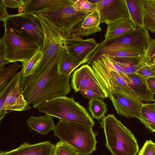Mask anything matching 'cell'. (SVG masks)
Segmentation results:
<instances>
[{"label":"cell","mask_w":155,"mask_h":155,"mask_svg":"<svg viewBox=\"0 0 155 155\" xmlns=\"http://www.w3.org/2000/svg\"><path fill=\"white\" fill-rule=\"evenodd\" d=\"M63 51L56 53L37 78L22 91L25 99L34 108L52 99L66 96L71 91V76H65L58 71V63Z\"/></svg>","instance_id":"6da1fadb"},{"label":"cell","mask_w":155,"mask_h":155,"mask_svg":"<svg viewBox=\"0 0 155 155\" xmlns=\"http://www.w3.org/2000/svg\"><path fill=\"white\" fill-rule=\"evenodd\" d=\"M104 130L105 146L112 155H137V140L131 131L114 114L104 116L100 123Z\"/></svg>","instance_id":"7a4b0ae2"},{"label":"cell","mask_w":155,"mask_h":155,"mask_svg":"<svg viewBox=\"0 0 155 155\" xmlns=\"http://www.w3.org/2000/svg\"><path fill=\"white\" fill-rule=\"evenodd\" d=\"M42 26L44 41L42 49V58L36 64L30 74L20 80L22 91L33 83L45 68L52 58L57 53L67 50L62 33L45 16L38 15Z\"/></svg>","instance_id":"3957f363"},{"label":"cell","mask_w":155,"mask_h":155,"mask_svg":"<svg viewBox=\"0 0 155 155\" xmlns=\"http://www.w3.org/2000/svg\"><path fill=\"white\" fill-rule=\"evenodd\" d=\"M92 127L59 120L53 130L60 141L72 147L79 155H87L96 150L97 141Z\"/></svg>","instance_id":"277c9868"},{"label":"cell","mask_w":155,"mask_h":155,"mask_svg":"<svg viewBox=\"0 0 155 155\" xmlns=\"http://www.w3.org/2000/svg\"><path fill=\"white\" fill-rule=\"evenodd\" d=\"M37 108L38 111L59 120L92 127L95 125L86 109L73 97L66 96L55 97L43 103Z\"/></svg>","instance_id":"5b68a950"},{"label":"cell","mask_w":155,"mask_h":155,"mask_svg":"<svg viewBox=\"0 0 155 155\" xmlns=\"http://www.w3.org/2000/svg\"><path fill=\"white\" fill-rule=\"evenodd\" d=\"M3 21V26L16 34L35 42L42 48L44 35L38 15L23 12L9 15Z\"/></svg>","instance_id":"8992f818"},{"label":"cell","mask_w":155,"mask_h":155,"mask_svg":"<svg viewBox=\"0 0 155 155\" xmlns=\"http://www.w3.org/2000/svg\"><path fill=\"white\" fill-rule=\"evenodd\" d=\"M91 65L108 95L114 91H121L139 99L128 84L114 69L111 60L109 57L102 54L93 62Z\"/></svg>","instance_id":"52a82bcc"},{"label":"cell","mask_w":155,"mask_h":155,"mask_svg":"<svg viewBox=\"0 0 155 155\" xmlns=\"http://www.w3.org/2000/svg\"><path fill=\"white\" fill-rule=\"evenodd\" d=\"M5 32L2 37L8 63L20 61L25 63L42 48L32 41L15 33L4 26Z\"/></svg>","instance_id":"ba28073f"},{"label":"cell","mask_w":155,"mask_h":155,"mask_svg":"<svg viewBox=\"0 0 155 155\" xmlns=\"http://www.w3.org/2000/svg\"><path fill=\"white\" fill-rule=\"evenodd\" d=\"M73 0H68L57 8L44 12L39 15L45 16L62 33L69 36L74 28L90 13L76 10Z\"/></svg>","instance_id":"9c48e42d"},{"label":"cell","mask_w":155,"mask_h":155,"mask_svg":"<svg viewBox=\"0 0 155 155\" xmlns=\"http://www.w3.org/2000/svg\"><path fill=\"white\" fill-rule=\"evenodd\" d=\"M150 38L147 29L136 28L116 38L104 40L99 44L87 63L92 65L99 56L119 47L130 46L143 47L147 49Z\"/></svg>","instance_id":"30bf717a"},{"label":"cell","mask_w":155,"mask_h":155,"mask_svg":"<svg viewBox=\"0 0 155 155\" xmlns=\"http://www.w3.org/2000/svg\"><path fill=\"white\" fill-rule=\"evenodd\" d=\"M64 38L66 50L82 64L88 62L99 44L94 38L84 39L71 36Z\"/></svg>","instance_id":"8fae6325"},{"label":"cell","mask_w":155,"mask_h":155,"mask_svg":"<svg viewBox=\"0 0 155 155\" xmlns=\"http://www.w3.org/2000/svg\"><path fill=\"white\" fill-rule=\"evenodd\" d=\"M95 8L99 12L101 24L130 19L126 0H101Z\"/></svg>","instance_id":"7c38bea8"},{"label":"cell","mask_w":155,"mask_h":155,"mask_svg":"<svg viewBox=\"0 0 155 155\" xmlns=\"http://www.w3.org/2000/svg\"><path fill=\"white\" fill-rule=\"evenodd\" d=\"M71 85L76 92L91 89L107 94L92 68L88 64L83 65L74 71L71 77Z\"/></svg>","instance_id":"4fadbf2b"},{"label":"cell","mask_w":155,"mask_h":155,"mask_svg":"<svg viewBox=\"0 0 155 155\" xmlns=\"http://www.w3.org/2000/svg\"><path fill=\"white\" fill-rule=\"evenodd\" d=\"M108 97L118 114L127 118H139L143 104L140 99L121 91L110 93Z\"/></svg>","instance_id":"5bb4252c"},{"label":"cell","mask_w":155,"mask_h":155,"mask_svg":"<svg viewBox=\"0 0 155 155\" xmlns=\"http://www.w3.org/2000/svg\"><path fill=\"white\" fill-rule=\"evenodd\" d=\"M55 145L48 140L31 144L25 142L19 147L8 151H1L0 155H53Z\"/></svg>","instance_id":"9a60e30c"},{"label":"cell","mask_w":155,"mask_h":155,"mask_svg":"<svg viewBox=\"0 0 155 155\" xmlns=\"http://www.w3.org/2000/svg\"><path fill=\"white\" fill-rule=\"evenodd\" d=\"M20 80L6 98L2 110L0 112V122L6 114L12 111H23L31 108L24 97Z\"/></svg>","instance_id":"2e32d148"},{"label":"cell","mask_w":155,"mask_h":155,"mask_svg":"<svg viewBox=\"0 0 155 155\" xmlns=\"http://www.w3.org/2000/svg\"><path fill=\"white\" fill-rule=\"evenodd\" d=\"M100 24L99 12L95 9L74 28L70 36L82 38L101 32Z\"/></svg>","instance_id":"e0dca14e"},{"label":"cell","mask_w":155,"mask_h":155,"mask_svg":"<svg viewBox=\"0 0 155 155\" xmlns=\"http://www.w3.org/2000/svg\"><path fill=\"white\" fill-rule=\"evenodd\" d=\"M68 0H24L19 13H31L38 15L42 12L57 8L65 4Z\"/></svg>","instance_id":"ac0fdd59"},{"label":"cell","mask_w":155,"mask_h":155,"mask_svg":"<svg viewBox=\"0 0 155 155\" xmlns=\"http://www.w3.org/2000/svg\"><path fill=\"white\" fill-rule=\"evenodd\" d=\"M131 82L128 85L141 101L155 102L154 94L149 89L147 79L136 73L128 74Z\"/></svg>","instance_id":"d6986e66"},{"label":"cell","mask_w":155,"mask_h":155,"mask_svg":"<svg viewBox=\"0 0 155 155\" xmlns=\"http://www.w3.org/2000/svg\"><path fill=\"white\" fill-rule=\"evenodd\" d=\"M26 124L31 130L44 135L53 130L55 127L53 117L47 114L39 117L31 116L28 119Z\"/></svg>","instance_id":"ffe728a7"},{"label":"cell","mask_w":155,"mask_h":155,"mask_svg":"<svg viewBox=\"0 0 155 155\" xmlns=\"http://www.w3.org/2000/svg\"><path fill=\"white\" fill-rule=\"evenodd\" d=\"M106 25L105 41L118 37L136 28L130 18L120 20Z\"/></svg>","instance_id":"44dd1931"},{"label":"cell","mask_w":155,"mask_h":155,"mask_svg":"<svg viewBox=\"0 0 155 155\" xmlns=\"http://www.w3.org/2000/svg\"><path fill=\"white\" fill-rule=\"evenodd\" d=\"M110 58L118 64L127 75L136 73L139 69L150 63L145 55L141 58L116 57Z\"/></svg>","instance_id":"7402d4cb"},{"label":"cell","mask_w":155,"mask_h":155,"mask_svg":"<svg viewBox=\"0 0 155 155\" xmlns=\"http://www.w3.org/2000/svg\"><path fill=\"white\" fill-rule=\"evenodd\" d=\"M146 49V48L143 47L125 46L119 47L109 51L103 54L105 55L110 58L116 57L141 58L144 56Z\"/></svg>","instance_id":"603a6c76"},{"label":"cell","mask_w":155,"mask_h":155,"mask_svg":"<svg viewBox=\"0 0 155 155\" xmlns=\"http://www.w3.org/2000/svg\"><path fill=\"white\" fill-rule=\"evenodd\" d=\"M130 19L136 28H145L143 0H126Z\"/></svg>","instance_id":"cb8c5ba5"},{"label":"cell","mask_w":155,"mask_h":155,"mask_svg":"<svg viewBox=\"0 0 155 155\" xmlns=\"http://www.w3.org/2000/svg\"><path fill=\"white\" fill-rule=\"evenodd\" d=\"M138 119L152 132H155V103H143Z\"/></svg>","instance_id":"d4e9b609"},{"label":"cell","mask_w":155,"mask_h":155,"mask_svg":"<svg viewBox=\"0 0 155 155\" xmlns=\"http://www.w3.org/2000/svg\"><path fill=\"white\" fill-rule=\"evenodd\" d=\"M81 64L65 50L63 51L58 63V71L61 75L68 76Z\"/></svg>","instance_id":"484cf974"},{"label":"cell","mask_w":155,"mask_h":155,"mask_svg":"<svg viewBox=\"0 0 155 155\" xmlns=\"http://www.w3.org/2000/svg\"><path fill=\"white\" fill-rule=\"evenodd\" d=\"M143 8L145 28L155 33V0H143Z\"/></svg>","instance_id":"4316f807"},{"label":"cell","mask_w":155,"mask_h":155,"mask_svg":"<svg viewBox=\"0 0 155 155\" xmlns=\"http://www.w3.org/2000/svg\"><path fill=\"white\" fill-rule=\"evenodd\" d=\"M89 109L92 117L97 120L104 117L107 109L103 100L98 98H92L88 103Z\"/></svg>","instance_id":"83f0119b"},{"label":"cell","mask_w":155,"mask_h":155,"mask_svg":"<svg viewBox=\"0 0 155 155\" xmlns=\"http://www.w3.org/2000/svg\"><path fill=\"white\" fill-rule=\"evenodd\" d=\"M22 75V71L17 72L8 81L0 92V112L2 111L6 98L15 87L17 82L21 79Z\"/></svg>","instance_id":"f1b7e54d"},{"label":"cell","mask_w":155,"mask_h":155,"mask_svg":"<svg viewBox=\"0 0 155 155\" xmlns=\"http://www.w3.org/2000/svg\"><path fill=\"white\" fill-rule=\"evenodd\" d=\"M21 67L22 65L16 62L6 68L0 69V91L7 84L8 81L15 75L17 70Z\"/></svg>","instance_id":"f546056e"},{"label":"cell","mask_w":155,"mask_h":155,"mask_svg":"<svg viewBox=\"0 0 155 155\" xmlns=\"http://www.w3.org/2000/svg\"><path fill=\"white\" fill-rule=\"evenodd\" d=\"M42 48H40L28 61L22 64V77L29 75L34 67L42 58Z\"/></svg>","instance_id":"4dcf8cb0"},{"label":"cell","mask_w":155,"mask_h":155,"mask_svg":"<svg viewBox=\"0 0 155 155\" xmlns=\"http://www.w3.org/2000/svg\"><path fill=\"white\" fill-rule=\"evenodd\" d=\"M74 149L66 142L59 141L55 145L53 155H77Z\"/></svg>","instance_id":"1f68e13d"},{"label":"cell","mask_w":155,"mask_h":155,"mask_svg":"<svg viewBox=\"0 0 155 155\" xmlns=\"http://www.w3.org/2000/svg\"><path fill=\"white\" fill-rule=\"evenodd\" d=\"M73 6L78 11L90 13L95 9V6L87 0H73Z\"/></svg>","instance_id":"d6a6232c"},{"label":"cell","mask_w":155,"mask_h":155,"mask_svg":"<svg viewBox=\"0 0 155 155\" xmlns=\"http://www.w3.org/2000/svg\"><path fill=\"white\" fill-rule=\"evenodd\" d=\"M155 143L151 140H147L139 151L138 155H154Z\"/></svg>","instance_id":"836d02e7"},{"label":"cell","mask_w":155,"mask_h":155,"mask_svg":"<svg viewBox=\"0 0 155 155\" xmlns=\"http://www.w3.org/2000/svg\"><path fill=\"white\" fill-rule=\"evenodd\" d=\"M79 92L84 97L88 99L92 98L105 99L108 97L107 94L93 90H85Z\"/></svg>","instance_id":"e575fe53"},{"label":"cell","mask_w":155,"mask_h":155,"mask_svg":"<svg viewBox=\"0 0 155 155\" xmlns=\"http://www.w3.org/2000/svg\"><path fill=\"white\" fill-rule=\"evenodd\" d=\"M150 62L155 58V39L151 38L148 43L145 55Z\"/></svg>","instance_id":"d590c367"},{"label":"cell","mask_w":155,"mask_h":155,"mask_svg":"<svg viewBox=\"0 0 155 155\" xmlns=\"http://www.w3.org/2000/svg\"><path fill=\"white\" fill-rule=\"evenodd\" d=\"M149 63L139 69L136 73L147 79L155 77V72L150 68Z\"/></svg>","instance_id":"8d00e7d4"},{"label":"cell","mask_w":155,"mask_h":155,"mask_svg":"<svg viewBox=\"0 0 155 155\" xmlns=\"http://www.w3.org/2000/svg\"><path fill=\"white\" fill-rule=\"evenodd\" d=\"M8 63L4 43L1 38L0 39V69L4 68L5 65Z\"/></svg>","instance_id":"74e56055"},{"label":"cell","mask_w":155,"mask_h":155,"mask_svg":"<svg viewBox=\"0 0 155 155\" xmlns=\"http://www.w3.org/2000/svg\"><path fill=\"white\" fill-rule=\"evenodd\" d=\"M7 7L12 9L19 8L23 6L24 0H3Z\"/></svg>","instance_id":"f35d334b"},{"label":"cell","mask_w":155,"mask_h":155,"mask_svg":"<svg viewBox=\"0 0 155 155\" xmlns=\"http://www.w3.org/2000/svg\"><path fill=\"white\" fill-rule=\"evenodd\" d=\"M6 6L3 0H0V20L3 21L9 15L6 10Z\"/></svg>","instance_id":"ab89813d"},{"label":"cell","mask_w":155,"mask_h":155,"mask_svg":"<svg viewBox=\"0 0 155 155\" xmlns=\"http://www.w3.org/2000/svg\"><path fill=\"white\" fill-rule=\"evenodd\" d=\"M147 82L150 91L153 94H155V77L147 79Z\"/></svg>","instance_id":"60d3db41"},{"label":"cell","mask_w":155,"mask_h":155,"mask_svg":"<svg viewBox=\"0 0 155 155\" xmlns=\"http://www.w3.org/2000/svg\"><path fill=\"white\" fill-rule=\"evenodd\" d=\"M149 65L151 68L155 72V58L153 59L151 62L149 63Z\"/></svg>","instance_id":"b9f144b4"},{"label":"cell","mask_w":155,"mask_h":155,"mask_svg":"<svg viewBox=\"0 0 155 155\" xmlns=\"http://www.w3.org/2000/svg\"><path fill=\"white\" fill-rule=\"evenodd\" d=\"M88 1L94 5L95 7L101 0H88Z\"/></svg>","instance_id":"7bdbcfd3"},{"label":"cell","mask_w":155,"mask_h":155,"mask_svg":"<svg viewBox=\"0 0 155 155\" xmlns=\"http://www.w3.org/2000/svg\"><path fill=\"white\" fill-rule=\"evenodd\" d=\"M77 155H79V154H77Z\"/></svg>","instance_id":"ee69618b"},{"label":"cell","mask_w":155,"mask_h":155,"mask_svg":"<svg viewBox=\"0 0 155 155\" xmlns=\"http://www.w3.org/2000/svg\"><path fill=\"white\" fill-rule=\"evenodd\" d=\"M154 155H155V153L154 154Z\"/></svg>","instance_id":"f6af8a7d"},{"label":"cell","mask_w":155,"mask_h":155,"mask_svg":"<svg viewBox=\"0 0 155 155\" xmlns=\"http://www.w3.org/2000/svg\"></svg>","instance_id":"bcb514c9"}]
</instances>
